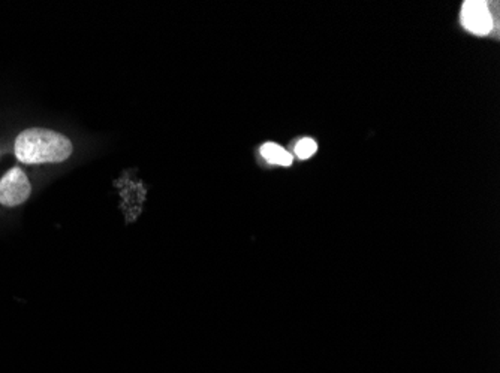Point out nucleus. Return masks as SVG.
<instances>
[{"label": "nucleus", "instance_id": "obj_1", "mask_svg": "<svg viewBox=\"0 0 500 373\" xmlns=\"http://www.w3.org/2000/svg\"><path fill=\"white\" fill-rule=\"evenodd\" d=\"M71 140L46 129H29L18 135L15 140V156L26 165L60 163L72 154Z\"/></svg>", "mask_w": 500, "mask_h": 373}, {"label": "nucleus", "instance_id": "obj_4", "mask_svg": "<svg viewBox=\"0 0 500 373\" xmlns=\"http://www.w3.org/2000/svg\"><path fill=\"white\" fill-rule=\"evenodd\" d=\"M261 154L271 165H279V166H291L292 165V156L289 152L282 148L277 143L267 142L261 147Z\"/></svg>", "mask_w": 500, "mask_h": 373}, {"label": "nucleus", "instance_id": "obj_2", "mask_svg": "<svg viewBox=\"0 0 500 373\" xmlns=\"http://www.w3.org/2000/svg\"><path fill=\"white\" fill-rule=\"evenodd\" d=\"M29 178L21 169L14 167L0 179V203L8 208H14L24 203L31 196Z\"/></svg>", "mask_w": 500, "mask_h": 373}, {"label": "nucleus", "instance_id": "obj_3", "mask_svg": "<svg viewBox=\"0 0 500 373\" xmlns=\"http://www.w3.org/2000/svg\"><path fill=\"white\" fill-rule=\"evenodd\" d=\"M461 24L465 26L466 30L475 35H488L493 28L488 5L485 2H479V0L465 2L461 8Z\"/></svg>", "mask_w": 500, "mask_h": 373}, {"label": "nucleus", "instance_id": "obj_5", "mask_svg": "<svg viewBox=\"0 0 500 373\" xmlns=\"http://www.w3.org/2000/svg\"><path fill=\"white\" fill-rule=\"evenodd\" d=\"M316 149H318L316 142L313 139H310V138H304V139L298 140L295 143V148H294L295 156L298 158H301V160H306V158L312 157L316 152Z\"/></svg>", "mask_w": 500, "mask_h": 373}]
</instances>
